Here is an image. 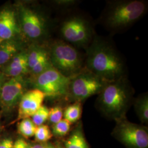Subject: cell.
I'll list each match as a JSON object with an SVG mask.
<instances>
[{
  "mask_svg": "<svg viewBox=\"0 0 148 148\" xmlns=\"http://www.w3.org/2000/svg\"><path fill=\"white\" fill-rule=\"evenodd\" d=\"M48 115L49 109L47 107L42 106L32 116V121L36 126H39L43 125V123L47 120Z\"/></svg>",
  "mask_w": 148,
  "mask_h": 148,
  "instance_id": "ffe728a7",
  "label": "cell"
},
{
  "mask_svg": "<svg viewBox=\"0 0 148 148\" xmlns=\"http://www.w3.org/2000/svg\"><path fill=\"white\" fill-rule=\"evenodd\" d=\"M13 148H29V145L24 139H19L14 143Z\"/></svg>",
  "mask_w": 148,
  "mask_h": 148,
  "instance_id": "d4e9b609",
  "label": "cell"
},
{
  "mask_svg": "<svg viewBox=\"0 0 148 148\" xmlns=\"http://www.w3.org/2000/svg\"><path fill=\"white\" fill-rule=\"evenodd\" d=\"M29 148H46V146L42 144H35L32 146H29Z\"/></svg>",
  "mask_w": 148,
  "mask_h": 148,
  "instance_id": "83f0119b",
  "label": "cell"
},
{
  "mask_svg": "<svg viewBox=\"0 0 148 148\" xmlns=\"http://www.w3.org/2000/svg\"><path fill=\"white\" fill-rule=\"evenodd\" d=\"M60 32L64 39L70 45L87 46L92 41V32L90 24L80 16H72L64 21Z\"/></svg>",
  "mask_w": 148,
  "mask_h": 148,
  "instance_id": "52a82bcc",
  "label": "cell"
},
{
  "mask_svg": "<svg viewBox=\"0 0 148 148\" xmlns=\"http://www.w3.org/2000/svg\"><path fill=\"white\" fill-rule=\"evenodd\" d=\"M64 148V147H62V146H61V145H58V146H57V148Z\"/></svg>",
  "mask_w": 148,
  "mask_h": 148,
  "instance_id": "f546056e",
  "label": "cell"
},
{
  "mask_svg": "<svg viewBox=\"0 0 148 148\" xmlns=\"http://www.w3.org/2000/svg\"><path fill=\"white\" fill-rule=\"evenodd\" d=\"M135 108L140 121L143 123H148V98L147 93L138 98L135 102Z\"/></svg>",
  "mask_w": 148,
  "mask_h": 148,
  "instance_id": "e0dca14e",
  "label": "cell"
},
{
  "mask_svg": "<svg viewBox=\"0 0 148 148\" xmlns=\"http://www.w3.org/2000/svg\"><path fill=\"white\" fill-rule=\"evenodd\" d=\"M70 80V78L52 67L36 76L34 86L43 92L46 96L68 95Z\"/></svg>",
  "mask_w": 148,
  "mask_h": 148,
  "instance_id": "8992f818",
  "label": "cell"
},
{
  "mask_svg": "<svg viewBox=\"0 0 148 148\" xmlns=\"http://www.w3.org/2000/svg\"><path fill=\"white\" fill-rule=\"evenodd\" d=\"M27 52L29 71L38 63L49 57V53L45 49L36 45L32 46Z\"/></svg>",
  "mask_w": 148,
  "mask_h": 148,
  "instance_id": "9a60e30c",
  "label": "cell"
},
{
  "mask_svg": "<svg viewBox=\"0 0 148 148\" xmlns=\"http://www.w3.org/2000/svg\"><path fill=\"white\" fill-rule=\"evenodd\" d=\"M133 93L132 86L124 76L106 84L99 94L98 104L106 115L118 120L124 117Z\"/></svg>",
  "mask_w": 148,
  "mask_h": 148,
  "instance_id": "7a4b0ae2",
  "label": "cell"
},
{
  "mask_svg": "<svg viewBox=\"0 0 148 148\" xmlns=\"http://www.w3.org/2000/svg\"><path fill=\"white\" fill-rule=\"evenodd\" d=\"M116 120V134L121 142L130 148H148V131L145 127L130 122L124 117Z\"/></svg>",
  "mask_w": 148,
  "mask_h": 148,
  "instance_id": "ba28073f",
  "label": "cell"
},
{
  "mask_svg": "<svg viewBox=\"0 0 148 148\" xmlns=\"http://www.w3.org/2000/svg\"><path fill=\"white\" fill-rule=\"evenodd\" d=\"M19 32L15 12L9 8L0 11V43L13 40Z\"/></svg>",
  "mask_w": 148,
  "mask_h": 148,
  "instance_id": "7c38bea8",
  "label": "cell"
},
{
  "mask_svg": "<svg viewBox=\"0 0 148 148\" xmlns=\"http://www.w3.org/2000/svg\"><path fill=\"white\" fill-rule=\"evenodd\" d=\"M52 133L47 125H42L37 126L35 133L36 140L40 142H46L52 137Z\"/></svg>",
  "mask_w": 148,
  "mask_h": 148,
  "instance_id": "7402d4cb",
  "label": "cell"
},
{
  "mask_svg": "<svg viewBox=\"0 0 148 148\" xmlns=\"http://www.w3.org/2000/svg\"><path fill=\"white\" fill-rule=\"evenodd\" d=\"M86 68L108 82L126 76L125 64L111 45L95 37L87 52Z\"/></svg>",
  "mask_w": 148,
  "mask_h": 148,
  "instance_id": "6da1fadb",
  "label": "cell"
},
{
  "mask_svg": "<svg viewBox=\"0 0 148 148\" xmlns=\"http://www.w3.org/2000/svg\"><path fill=\"white\" fill-rule=\"evenodd\" d=\"M46 148H56L54 147H53L52 145L51 144H48L47 146H46Z\"/></svg>",
  "mask_w": 148,
  "mask_h": 148,
  "instance_id": "f1b7e54d",
  "label": "cell"
},
{
  "mask_svg": "<svg viewBox=\"0 0 148 148\" xmlns=\"http://www.w3.org/2000/svg\"><path fill=\"white\" fill-rule=\"evenodd\" d=\"M29 72L27 62V52H19L16 54L10 63L5 65L2 71L5 77L23 76Z\"/></svg>",
  "mask_w": 148,
  "mask_h": 148,
  "instance_id": "4fadbf2b",
  "label": "cell"
},
{
  "mask_svg": "<svg viewBox=\"0 0 148 148\" xmlns=\"http://www.w3.org/2000/svg\"><path fill=\"white\" fill-rule=\"evenodd\" d=\"M82 106L81 101H75L74 104L67 106L63 112L64 119L71 123L77 121L81 116Z\"/></svg>",
  "mask_w": 148,
  "mask_h": 148,
  "instance_id": "ac0fdd59",
  "label": "cell"
},
{
  "mask_svg": "<svg viewBox=\"0 0 148 148\" xmlns=\"http://www.w3.org/2000/svg\"><path fill=\"white\" fill-rule=\"evenodd\" d=\"M46 97L43 92L36 88L25 92L19 101L17 120L32 117L42 106Z\"/></svg>",
  "mask_w": 148,
  "mask_h": 148,
  "instance_id": "8fae6325",
  "label": "cell"
},
{
  "mask_svg": "<svg viewBox=\"0 0 148 148\" xmlns=\"http://www.w3.org/2000/svg\"><path fill=\"white\" fill-rule=\"evenodd\" d=\"M63 111L62 108L59 106H56L49 109L48 119L49 122L53 125L58 123L62 120Z\"/></svg>",
  "mask_w": 148,
  "mask_h": 148,
  "instance_id": "603a6c76",
  "label": "cell"
},
{
  "mask_svg": "<svg viewBox=\"0 0 148 148\" xmlns=\"http://www.w3.org/2000/svg\"><path fill=\"white\" fill-rule=\"evenodd\" d=\"M108 82L86 68H83L70 78L68 95L75 101H81L99 94Z\"/></svg>",
  "mask_w": 148,
  "mask_h": 148,
  "instance_id": "5b68a950",
  "label": "cell"
},
{
  "mask_svg": "<svg viewBox=\"0 0 148 148\" xmlns=\"http://www.w3.org/2000/svg\"><path fill=\"white\" fill-rule=\"evenodd\" d=\"M65 148H88L79 125L65 143Z\"/></svg>",
  "mask_w": 148,
  "mask_h": 148,
  "instance_id": "2e32d148",
  "label": "cell"
},
{
  "mask_svg": "<svg viewBox=\"0 0 148 148\" xmlns=\"http://www.w3.org/2000/svg\"><path fill=\"white\" fill-rule=\"evenodd\" d=\"M49 56L53 68L67 77H72L83 69L81 55L69 43L60 40L53 43Z\"/></svg>",
  "mask_w": 148,
  "mask_h": 148,
  "instance_id": "277c9868",
  "label": "cell"
},
{
  "mask_svg": "<svg viewBox=\"0 0 148 148\" xmlns=\"http://www.w3.org/2000/svg\"><path fill=\"white\" fill-rule=\"evenodd\" d=\"M5 75L2 73V72H0V92H1V90L2 86L5 83Z\"/></svg>",
  "mask_w": 148,
  "mask_h": 148,
  "instance_id": "4316f807",
  "label": "cell"
},
{
  "mask_svg": "<svg viewBox=\"0 0 148 148\" xmlns=\"http://www.w3.org/2000/svg\"><path fill=\"white\" fill-rule=\"evenodd\" d=\"M76 2V1L74 0H62L57 1L56 3L62 7H68L75 4Z\"/></svg>",
  "mask_w": 148,
  "mask_h": 148,
  "instance_id": "484cf974",
  "label": "cell"
},
{
  "mask_svg": "<svg viewBox=\"0 0 148 148\" xmlns=\"http://www.w3.org/2000/svg\"><path fill=\"white\" fill-rule=\"evenodd\" d=\"M147 9V2L142 0L110 1L103 15V23L110 30L119 32L137 21Z\"/></svg>",
  "mask_w": 148,
  "mask_h": 148,
  "instance_id": "3957f363",
  "label": "cell"
},
{
  "mask_svg": "<svg viewBox=\"0 0 148 148\" xmlns=\"http://www.w3.org/2000/svg\"><path fill=\"white\" fill-rule=\"evenodd\" d=\"M14 143L11 139H3L0 143V148H13Z\"/></svg>",
  "mask_w": 148,
  "mask_h": 148,
  "instance_id": "cb8c5ba5",
  "label": "cell"
},
{
  "mask_svg": "<svg viewBox=\"0 0 148 148\" xmlns=\"http://www.w3.org/2000/svg\"><path fill=\"white\" fill-rule=\"evenodd\" d=\"M71 123L65 119L53 125V134L57 137H63L69 132Z\"/></svg>",
  "mask_w": 148,
  "mask_h": 148,
  "instance_id": "44dd1931",
  "label": "cell"
},
{
  "mask_svg": "<svg viewBox=\"0 0 148 148\" xmlns=\"http://www.w3.org/2000/svg\"><path fill=\"white\" fill-rule=\"evenodd\" d=\"M19 16L22 30L27 37L37 39L45 34L46 21L36 11L23 5L19 10Z\"/></svg>",
  "mask_w": 148,
  "mask_h": 148,
  "instance_id": "9c48e42d",
  "label": "cell"
},
{
  "mask_svg": "<svg viewBox=\"0 0 148 148\" xmlns=\"http://www.w3.org/2000/svg\"><path fill=\"white\" fill-rule=\"evenodd\" d=\"M18 43L13 40L0 43V67L11 61L16 54L19 52Z\"/></svg>",
  "mask_w": 148,
  "mask_h": 148,
  "instance_id": "5bb4252c",
  "label": "cell"
},
{
  "mask_svg": "<svg viewBox=\"0 0 148 148\" xmlns=\"http://www.w3.org/2000/svg\"><path fill=\"white\" fill-rule=\"evenodd\" d=\"M37 126L34 123L30 118H27L21 120L18 123V132L25 138L32 137L35 135Z\"/></svg>",
  "mask_w": 148,
  "mask_h": 148,
  "instance_id": "d6986e66",
  "label": "cell"
},
{
  "mask_svg": "<svg viewBox=\"0 0 148 148\" xmlns=\"http://www.w3.org/2000/svg\"><path fill=\"white\" fill-rule=\"evenodd\" d=\"M25 81L23 76L12 77L5 82L0 92V102L5 109L14 107L25 93Z\"/></svg>",
  "mask_w": 148,
  "mask_h": 148,
  "instance_id": "30bf717a",
  "label": "cell"
}]
</instances>
